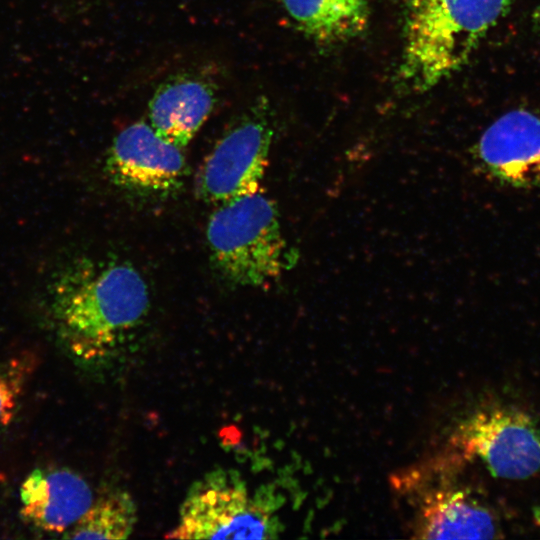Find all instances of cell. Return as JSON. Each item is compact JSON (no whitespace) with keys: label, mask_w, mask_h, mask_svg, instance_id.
I'll use <instances>...</instances> for the list:
<instances>
[{"label":"cell","mask_w":540,"mask_h":540,"mask_svg":"<svg viewBox=\"0 0 540 540\" xmlns=\"http://www.w3.org/2000/svg\"><path fill=\"white\" fill-rule=\"evenodd\" d=\"M514 0H409L400 73L414 90L461 68Z\"/></svg>","instance_id":"obj_1"},{"label":"cell","mask_w":540,"mask_h":540,"mask_svg":"<svg viewBox=\"0 0 540 540\" xmlns=\"http://www.w3.org/2000/svg\"><path fill=\"white\" fill-rule=\"evenodd\" d=\"M206 237L215 266L232 284H267L289 261L276 206L259 191L220 204Z\"/></svg>","instance_id":"obj_2"},{"label":"cell","mask_w":540,"mask_h":540,"mask_svg":"<svg viewBox=\"0 0 540 540\" xmlns=\"http://www.w3.org/2000/svg\"><path fill=\"white\" fill-rule=\"evenodd\" d=\"M148 305V289L141 275L129 265L118 264L66 296L58 315L74 351L92 356L135 326Z\"/></svg>","instance_id":"obj_3"},{"label":"cell","mask_w":540,"mask_h":540,"mask_svg":"<svg viewBox=\"0 0 540 540\" xmlns=\"http://www.w3.org/2000/svg\"><path fill=\"white\" fill-rule=\"evenodd\" d=\"M270 508L249 496L233 471H214L194 484L180 512L179 524L167 534L179 539H267L276 537Z\"/></svg>","instance_id":"obj_4"},{"label":"cell","mask_w":540,"mask_h":540,"mask_svg":"<svg viewBox=\"0 0 540 540\" xmlns=\"http://www.w3.org/2000/svg\"><path fill=\"white\" fill-rule=\"evenodd\" d=\"M455 439L496 477L519 480L540 472V423L519 409L478 411L458 427Z\"/></svg>","instance_id":"obj_5"},{"label":"cell","mask_w":540,"mask_h":540,"mask_svg":"<svg viewBox=\"0 0 540 540\" xmlns=\"http://www.w3.org/2000/svg\"><path fill=\"white\" fill-rule=\"evenodd\" d=\"M265 116L256 110L216 144L198 180L204 200L220 205L258 191L273 133Z\"/></svg>","instance_id":"obj_6"},{"label":"cell","mask_w":540,"mask_h":540,"mask_svg":"<svg viewBox=\"0 0 540 540\" xmlns=\"http://www.w3.org/2000/svg\"><path fill=\"white\" fill-rule=\"evenodd\" d=\"M107 169L121 187L165 194L183 183L186 161L180 147L161 138L150 125L137 122L115 137Z\"/></svg>","instance_id":"obj_7"},{"label":"cell","mask_w":540,"mask_h":540,"mask_svg":"<svg viewBox=\"0 0 540 540\" xmlns=\"http://www.w3.org/2000/svg\"><path fill=\"white\" fill-rule=\"evenodd\" d=\"M478 156L498 180L513 187L540 185V116L511 110L483 133Z\"/></svg>","instance_id":"obj_8"},{"label":"cell","mask_w":540,"mask_h":540,"mask_svg":"<svg viewBox=\"0 0 540 540\" xmlns=\"http://www.w3.org/2000/svg\"><path fill=\"white\" fill-rule=\"evenodd\" d=\"M20 515L35 528L65 533L93 503L88 483L67 468H37L20 487Z\"/></svg>","instance_id":"obj_9"},{"label":"cell","mask_w":540,"mask_h":540,"mask_svg":"<svg viewBox=\"0 0 540 540\" xmlns=\"http://www.w3.org/2000/svg\"><path fill=\"white\" fill-rule=\"evenodd\" d=\"M215 102L212 87L193 77L163 84L149 104L151 127L164 140L182 148L194 137Z\"/></svg>","instance_id":"obj_10"},{"label":"cell","mask_w":540,"mask_h":540,"mask_svg":"<svg viewBox=\"0 0 540 540\" xmlns=\"http://www.w3.org/2000/svg\"><path fill=\"white\" fill-rule=\"evenodd\" d=\"M497 533L489 510L456 488L428 492L419 508L415 536L424 539H482Z\"/></svg>","instance_id":"obj_11"},{"label":"cell","mask_w":540,"mask_h":540,"mask_svg":"<svg viewBox=\"0 0 540 540\" xmlns=\"http://www.w3.org/2000/svg\"><path fill=\"white\" fill-rule=\"evenodd\" d=\"M289 15L311 38L339 43L359 35L367 26L370 0H282Z\"/></svg>","instance_id":"obj_12"},{"label":"cell","mask_w":540,"mask_h":540,"mask_svg":"<svg viewBox=\"0 0 540 540\" xmlns=\"http://www.w3.org/2000/svg\"><path fill=\"white\" fill-rule=\"evenodd\" d=\"M136 522V507L126 492H113L93 502L68 529V539H126Z\"/></svg>","instance_id":"obj_13"},{"label":"cell","mask_w":540,"mask_h":540,"mask_svg":"<svg viewBox=\"0 0 540 540\" xmlns=\"http://www.w3.org/2000/svg\"><path fill=\"white\" fill-rule=\"evenodd\" d=\"M38 365L39 356L33 352H21L0 361V431L13 421Z\"/></svg>","instance_id":"obj_14"},{"label":"cell","mask_w":540,"mask_h":540,"mask_svg":"<svg viewBox=\"0 0 540 540\" xmlns=\"http://www.w3.org/2000/svg\"><path fill=\"white\" fill-rule=\"evenodd\" d=\"M535 21L536 23L540 26V4L538 5V7L536 8V11H535Z\"/></svg>","instance_id":"obj_15"}]
</instances>
